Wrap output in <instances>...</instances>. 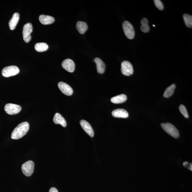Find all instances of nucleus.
<instances>
[{"instance_id":"obj_1","label":"nucleus","mask_w":192,"mask_h":192,"mask_svg":"<svg viewBox=\"0 0 192 192\" xmlns=\"http://www.w3.org/2000/svg\"><path fill=\"white\" fill-rule=\"evenodd\" d=\"M29 129V124L28 122H25L18 125L13 130L11 134V139L18 140L21 139L27 133Z\"/></svg>"},{"instance_id":"obj_2","label":"nucleus","mask_w":192,"mask_h":192,"mask_svg":"<svg viewBox=\"0 0 192 192\" xmlns=\"http://www.w3.org/2000/svg\"><path fill=\"white\" fill-rule=\"evenodd\" d=\"M161 126L163 129L172 137L176 139L179 137V132L174 125L170 123H166V124L162 123Z\"/></svg>"},{"instance_id":"obj_3","label":"nucleus","mask_w":192,"mask_h":192,"mask_svg":"<svg viewBox=\"0 0 192 192\" xmlns=\"http://www.w3.org/2000/svg\"><path fill=\"white\" fill-rule=\"evenodd\" d=\"M125 35L130 39H133L135 35V32L133 26L127 21H124L122 24Z\"/></svg>"},{"instance_id":"obj_4","label":"nucleus","mask_w":192,"mask_h":192,"mask_svg":"<svg viewBox=\"0 0 192 192\" xmlns=\"http://www.w3.org/2000/svg\"><path fill=\"white\" fill-rule=\"evenodd\" d=\"M20 71L19 69L16 66H11L5 67L2 70V74L5 77H9L16 75Z\"/></svg>"},{"instance_id":"obj_5","label":"nucleus","mask_w":192,"mask_h":192,"mask_svg":"<svg viewBox=\"0 0 192 192\" xmlns=\"http://www.w3.org/2000/svg\"><path fill=\"white\" fill-rule=\"evenodd\" d=\"M23 173L25 176H29L33 173L34 170V163L32 160L27 161L22 166Z\"/></svg>"},{"instance_id":"obj_6","label":"nucleus","mask_w":192,"mask_h":192,"mask_svg":"<svg viewBox=\"0 0 192 192\" xmlns=\"http://www.w3.org/2000/svg\"><path fill=\"white\" fill-rule=\"evenodd\" d=\"M33 30L32 25L30 23H28L25 24L23 28L22 35L23 40L26 43H28L31 40V33Z\"/></svg>"},{"instance_id":"obj_7","label":"nucleus","mask_w":192,"mask_h":192,"mask_svg":"<svg viewBox=\"0 0 192 192\" xmlns=\"http://www.w3.org/2000/svg\"><path fill=\"white\" fill-rule=\"evenodd\" d=\"M121 72L122 74L126 76H130L133 74L134 70L131 63L127 61H123L121 65Z\"/></svg>"},{"instance_id":"obj_8","label":"nucleus","mask_w":192,"mask_h":192,"mask_svg":"<svg viewBox=\"0 0 192 192\" xmlns=\"http://www.w3.org/2000/svg\"><path fill=\"white\" fill-rule=\"evenodd\" d=\"M22 107L20 105L13 104H6L4 107V110L7 114L14 115L18 114L21 110Z\"/></svg>"},{"instance_id":"obj_9","label":"nucleus","mask_w":192,"mask_h":192,"mask_svg":"<svg viewBox=\"0 0 192 192\" xmlns=\"http://www.w3.org/2000/svg\"><path fill=\"white\" fill-rule=\"evenodd\" d=\"M58 88L63 94L65 95L70 96L73 94V90L70 86L65 82H59L58 84Z\"/></svg>"},{"instance_id":"obj_10","label":"nucleus","mask_w":192,"mask_h":192,"mask_svg":"<svg viewBox=\"0 0 192 192\" xmlns=\"http://www.w3.org/2000/svg\"><path fill=\"white\" fill-rule=\"evenodd\" d=\"M62 66L65 70L70 73L74 72L75 68V65L74 61L70 59H67L63 61Z\"/></svg>"},{"instance_id":"obj_11","label":"nucleus","mask_w":192,"mask_h":192,"mask_svg":"<svg viewBox=\"0 0 192 192\" xmlns=\"http://www.w3.org/2000/svg\"><path fill=\"white\" fill-rule=\"evenodd\" d=\"M80 123L82 128L88 135L91 137H94V130L89 122L85 120H82L80 121Z\"/></svg>"},{"instance_id":"obj_12","label":"nucleus","mask_w":192,"mask_h":192,"mask_svg":"<svg viewBox=\"0 0 192 192\" xmlns=\"http://www.w3.org/2000/svg\"><path fill=\"white\" fill-rule=\"evenodd\" d=\"M112 115L115 118H128L129 115L127 111L122 109H117L113 111Z\"/></svg>"},{"instance_id":"obj_13","label":"nucleus","mask_w":192,"mask_h":192,"mask_svg":"<svg viewBox=\"0 0 192 192\" xmlns=\"http://www.w3.org/2000/svg\"><path fill=\"white\" fill-rule=\"evenodd\" d=\"M94 61L97 65L98 73L99 74H103L105 72L106 67L104 63L100 58L98 57L95 58L94 59Z\"/></svg>"},{"instance_id":"obj_14","label":"nucleus","mask_w":192,"mask_h":192,"mask_svg":"<svg viewBox=\"0 0 192 192\" xmlns=\"http://www.w3.org/2000/svg\"><path fill=\"white\" fill-rule=\"evenodd\" d=\"M19 20V14L18 13H15L13 15L12 18L10 20L9 26L10 29L11 30L15 29L18 24Z\"/></svg>"},{"instance_id":"obj_15","label":"nucleus","mask_w":192,"mask_h":192,"mask_svg":"<svg viewBox=\"0 0 192 192\" xmlns=\"http://www.w3.org/2000/svg\"><path fill=\"white\" fill-rule=\"evenodd\" d=\"M53 122L56 124H60L63 127H66L67 123L65 118L58 113H56L53 118Z\"/></svg>"},{"instance_id":"obj_16","label":"nucleus","mask_w":192,"mask_h":192,"mask_svg":"<svg viewBox=\"0 0 192 192\" xmlns=\"http://www.w3.org/2000/svg\"><path fill=\"white\" fill-rule=\"evenodd\" d=\"M39 20L41 24L45 25L52 24L55 22V19L53 17L44 15H40Z\"/></svg>"},{"instance_id":"obj_17","label":"nucleus","mask_w":192,"mask_h":192,"mask_svg":"<svg viewBox=\"0 0 192 192\" xmlns=\"http://www.w3.org/2000/svg\"><path fill=\"white\" fill-rule=\"evenodd\" d=\"M76 28L80 33L83 34L87 30L88 26L86 22L78 21L76 23Z\"/></svg>"},{"instance_id":"obj_18","label":"nucleus","mask_w":192,"mask_h":192,"mask_svg":"<svg viewBox=\"0 0 192 192\" xmlns=\"http://www.w3.org/2000/svg\"><path fill=\"white\" fill-rule=\"evenodd\" d=\"M127 99V97L124 94H122L119 95L115 96L111 99V102L116 104H120L124 102Z\"/></svg>"},{"instance_id":"obj_19","label":"nucleus","mask_w":192,"mask_h":192,"mask_svg":"<svg viewBox=\"0 0 192 192\" xmlns=\"http://www.w3.org/2000/svg\"><path fill=\"white\" fill-rule=\"evenodd\" d=\"M34 48L38 52H43L47 50L49 48V46L45 43H38L35 44Z\"/></svg>"},{"instance_id":"obj_20","label":"nucleus","mask_w":192,"mask_h":192,"mask_svg":"<svg viewBox=\"0 0 192 192\" xmlns=\"http://www.w3.org/2000/svg\"><path fill=\"white\" fill-rule=\"evenodd\" d=\"M148 21L146 18H143L141 21V26L140 27L142 32L145 33L148 32L150 30L148 25Z\"/></svg>"},{"instance_id":"obj_21","label":"nucleus","mask_w":192,"mask_h":192,"mask_svg":"<svg viewBox=\"0 0 192 192\" xmlns=\"http://www.w3.org/2000/svg\"><path fill=\"white\" fill-rule=\"evenodd\" d=\"M176 88V86L175 84H172V85L169 86L165 91L163 96L166 98L170 97L173 94L174 90Z\"/></svg>"},{"instance_id":"obj_22","label":"nucleus","mask_w":192,"mask_h":192,"mask_svg":"<svg viewBox=\"0 0 192 192\" xmlns=\"http://www.w3.org/2000/svg\"><path fill=\"white\" fill-rule=\"evenodd\" d=\"M183 17L186 26L188 27L191 28L192 27V16L191 15L185 14L183 15Z\"/></svg>"},{"instance_id":"obj_23","label":"nucleus","mask_w":192,"mask_h":192,"mask_svg":"<svg viewBox=\"0 0 192 192\" xmlns=\"http://www.w3.org/2000/svg\"><path fill=\"white\" fill-rule=\"evenodd\" d=\"M179 109L180 112L182 113V114L183 115L184 117H185L186 118H189V114H188L187 109H186L185 106L182 104L180 105Z\"/></svg>"},{"instance_id":"obj_24","label":"nucleus","mask_w":192,"mask_h":192,"mask_svg":"<svg viewBox=\"0 0 192 192\" xmlns=\"http://www.w3.org/2000/svg\"><path fill=\"white\" fill-rule=\"evenodd\" d=\"M155 6L159 10H163L164 9V5L162 2L160 0H154V1Z\"/></svg>"},{"instance_id":"obj_25","label":"nucleus","mask_w":192,"mask_h":192,"mask_svg":"<svg viewBox=\"0 0 192 192\" xmlns=\"http://www.w3.org/2000/svg\"><path fill=\"white\" fill-rule=\"evenodd\" d=\"M49 192H58V191L56 188L52 187L50 189Z\"/></svg>"},{"instance_id":"obj_26","label":"nucleus","mask_w":192,"mask_h":192,"mask_svg":"<svg viewBox=\"0 0 192 192\" xmlns=\"http://www.w3.org/2000/svg\"><path fill=\"white\" fill-rule=\"evenodd\" d=\"M188 164V163L187 162H184L183 163V165L184 167H186V166H187Z\"/></svg>"},{"instance_id":"obj_27","label":"nucleus","mask_w":192,"mask_h":192,"mask_svg":"<svg viewBox=\"0 0 192 192\" xmlns=\"http://www.w3.org/2000/svg\"><path fill=\"white\" fill-rule=\"evenodd\" d=\"M192 165L191 163H190V166L189 167V170L191 171L192 170Z\"/></svg>"},{"instance_id":"obj_28","label":"nucleus","mask_w":192,"mask_h":192,"mask_svg":"<svg viewBox=\"0 0 192 192\" xmlns=\"http://www.w3.org/2000/svg\"><path fill=\"white\" fill-rule=\"evenodd\" d=\"M153 26L155 27V26H154V25H153Z\"/></svg>"}]
</instances>
